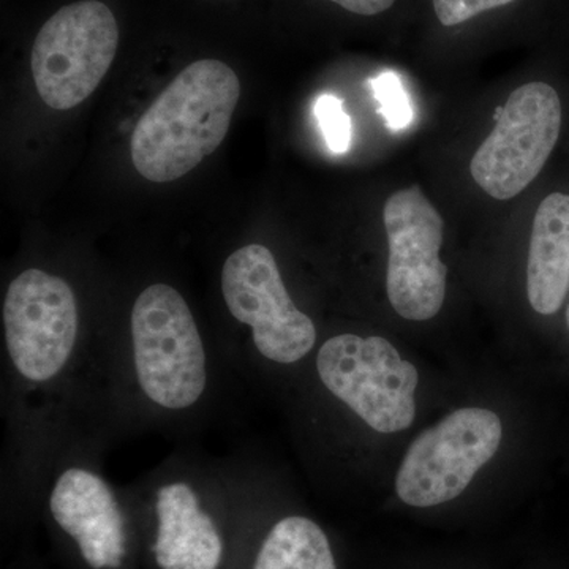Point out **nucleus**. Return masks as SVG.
<instances>
[{
	"label": "nucleus",
	"mask_w": 569,
	"mask_h": 569,
	"mask_svg": "<svg viewBox=\"0 0 569 569\" xmlns=\"http://www.w3.org/2000/svg\"><path fill=\"white\" fill-rule=\"evenodd\" d=\"M159 527L153 545L162 569H217L223 556V541L197 492L186 481H170L156 493Z\"/></svg>",
	"instance_id": "obj_11"
},
{
	"label": "nucleus",
	"mask_w": 569,
	"mask_h": 569,
	"mask_svg": "<svg viewBox=\"0 0 569 569\" xmlns=\"http://www.w3.org/2000/svg\"><path fill=\"white\" fill-rule=\"evenodd\" d=\"M569 291V194L546 197L535 213L527 295L535 312L553 316Z\"/></svg>",
	"instance_id": "obj_12"
},
{
	"label": "nucleus",
	"mask_w": 569,
	"mask_h": 569,
	"mask_svg": "<svg viewBox=\"0 0 569 569\" xmlns=\"http://www.w3.org/2000/svg\"><path fill=\"white\" fill-rule=\"evenodd\" d=\"M567 321H568V326H569V306H568V310H567Z\"/></svg>",
	"instance_id": "obj_18"
},
{
	"label": "nucleus",
	"mask_w": 569,
	"mask_h": 569,
	"mask_svg": "<svg viewBox=\"0 0 569 569\" xmlns=\"http://www.w3.org/2000/svg\"><path fill=\"white\" fill-rule=\"evenodd\" d=\"M3 336L13 372L29 387L58 383L80 340V309L73 288L43 269H26L3 299Z\"/></svg>",
	"instance_id": "obj_3"
},
{
	"label": "nucleus",
	"mask_w": 569,
	"mask_h": 569,
	"mask_svg": "<svg viewBox=\"0 0 569 569\" xmlns=\"http://www.w3.org/2000/svg\"><path fill=\"white\" fill-rule=\"evenodd\" d=\"M372 91L377 102L380 103V114L383 116L392 132H400L413 122V108L397 74L381 73L372 80Z\"/></svg>",
	"instance_id": "obj_14"
},
{
	"label": "nucleus",
	"mask_w": 569,
	"mask_h": 569,
	"mask_svg": "<svg viewBox=\"0 0 569 569\" xmlns=\"http://www.w3.org/2000/svg\"><path fill=\"white\" fill-rule=\"evenodd\" d=\"M253 569L337 568L331 545L321 527L302 516H290L269 531Z\"/></svg>",
	"instance_id": "obj_13"
},
{
	"label": "nucleus",
	"mask_w": 569,
	"mask_h": 569,
	"mask_svg": "<svg viewBox=\"0 0 569 569\" xmlns=\"http://www.w3.org/2000/svg\"><path fill=\"white\" fill-rule=\"evenodd\" d=\"M388 236L387 291L400 317H437L447 296L448 268L440 260L445 223L419 187L397 190L383 211Z\"/></svg>",
	"instance_id": "obj_9"
},
{
	"label": "nucleus",
	"mask_w": 569,
	"mask_h": 569,
	"mask_svg": "<svg viewBox=\"0 0 569 569\" xmlns=\"http://www.w3.org/2000/svg\"><path fill=\"white\" fill-rule=\"evenodd\" d=\"M222 295L231 317L252 331L253 346L266 361L296 365L316 347V325L295 306L268 247L244 246L227 258Z\"/></svg>",
	"instance_id": "obj_7"
},
{
	"label": "nucleus",
	"mask_w": 569,
	"mask_h": 569,
	"mask_svg": "<svg viewBox=\"0 0 569 569\" xmlns=\"http://www.w3.org/2000/svg\"><path fill=\"white\" fill-rule=\"evenodd\" d=\"M50 511L92 569H119L126 531L118 498L97 471L69 467L52 482Z\"/></svg>",
	"instance_id": "obj_10"
},
{
	"label": "nucleus",
	"mask_w": 569,
	"mask_h": 569,
	"mask_svg": "<svg viewBox=\"0 0 569 569\" xmlns=\"http://www.w3.org/2000/svg\"><path fill=\"white\" fill-rule=\"evenodd\" d=\"M241 97L230 66L190 63L148 108L132 134V162L148 181L173 182L222 144Z\"/></svg>",
	"instance_id": "obj_1"
},
{
	"label": "nucleus",
	"mask_w": 569,
	"mask_h": 569,
	"mask_svg": "<svg viewBox=\"0 0 569 569\" xmlns=\"http://www.w3.org/2000/svg\"><path fill=\"white\" fill-rule=\"evenodd\" d=\"M328 2L337 3L342 9L361 17H376L391 9L396 0H328Z\"/></svg>",
	"instance_id": "obj_17"
},
{
	"label": "nucleus",
	"mask_w": 569,
	"mask_h": 569,
	"mask_svg": "<svg viewBox=\"0 0 569 569\" xmlns=\"http://www.w3.org/2000/svg\"><path fill=\"white\" fill-rule=\"evenodd\" d=\"M501 437L493 411L460 408L410 445L397 473V496L415 508L455 500L496 456Z\"/></svg>",
	"instance_id": "obj_6"
},
{
	"label": "nucleus",
	"mask_w": 569,
	"mask_h": 569,
	"mask_svg": "<svg viewBox=\"0 0 569 569\" xmlns=\"http://www.w3.org/2000/svg\"><path fill=\"white\" fill-rule=\"evenodd\" d=\"M118 47V21L103 2L81 0L56 11L32 47V77L41 100L58 111L84 102L110 70Z\"/></svg>",
	"instance_id": "obj_5"
},
{
	"label": "nucleus",
	"mask_w": 569,
	"mask_h": 569,
	"mask_svg": "<svg viewBox=\"0 0 569 569\" xmlns=\"http://www.w3.org/2000/svg\"><path fill=\"white\" fill-rule=\"evenodd\" d=\"M515 0H433L438 21L447 28L463 24L485 11L508 6Z\"/></svg>",
	"instance_id": "obj_16"
},
{
	"label": "nucleus",
	"mask_w": 569,
	"mask_h": 569,
	"mask_svg": "<svg viewBox=\"0 0 569 569\" xmlns=\"http://www.w3.org/2000/svg\"><path fill=\"white\" fill-rule=\"evenodd\" d=\"M561 102L546 82H529L498 110L492 133L471 159L475 182L496 200L518 197L541 173L559 141Z\"/></svg>",
	"instance_id": "obj_8"
},
{
	"label": "nucleus",
	"mask_w": 569,
	"mask_h": 569,
	"mask_svg": "<svg viewBox=\"0 0 569 569\" xmlns=\"http://www.w3.org/2000/svg\"><path fill=\"white\" fill-rule=\"evenodd\" d=\"M134 381L149 406L182 415L208 395L209 355L189 305L176 288L153 283L130 316Z\"/></svg>",
	"instance_id": "obj_2"
},
{
	"label": "nucleus",
	"mask_w": 569,
	"mask_h": 569,
	"mask_svg": "<svg viewBox=\"0 0 569 569\" xmlns=\"http://www.w3.org/2000/svg\"><path fill=\"white\" fill-rule=\"evenodd\" d=\"M313 112L329 151L346 153L351 146V119L342 100L331 93H323L318 97Z\"/></svg>",
	"instance_id": "obj_15"
},
{
	"label": "nucleus",
	"mask_w": 569,
	"mask_h": 569,
	"mask_svg": "<svg viewBox=\"0 0 569 569\" xmlns=\"http://www.w3.org/2000/svg\"><path fill=\"white\" fill-rule=\"evenodd\" d=\"M321 383L370 429L395 433L413 425L417 367L383 337L340 335L317 356Z\"/></svg>",
	"instance_id": "obj_4"
}]
</instances>
